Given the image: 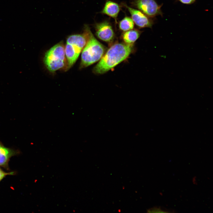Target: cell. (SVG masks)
Segmentation results:
<instances>
[{
  "label": "cell",
  "mask_w": 213,
  "mask_h": 213,
  "mask_svg": "<svg viewBox=\"0 0 213 213\" xmlns=\"http://www.w3.org/2000/svg\"><path fill=\"white\" fill-rule=\"evenodd\" d=\"M133 45L117 43L112 46L104 54L93 68L95 74L104 73L127 59L133 50Z\"/></svg>",
  "instance_id": "cell-1"
},
{
  "label": "cell",
  "mask_w": 213,
  "mask_h": 213,
  "mask_svg": "<svg viewBox=\"0 0 213 213\" xmlns=\"http://www.w3.org/2000/svg\"><path fill=\"white\" fill-rule=\"evenodd\" d=\"M90 30L85 25L82 33L71 35L67 38L64 47L67 63L65 71L70 69L76 61L86 43Z\"/></svg>",
  "instance_id": "cell-2"
},
{
  "label": "cell",
  "mask_w": 213,
  "mask_h": 213,
  "mask_svg": "<svg viewBox=\"0 0 213 213\" xmlns=\"http://www.w3.org/2000/svg\"><path fill=\"white\" fill-rule=\"evenodd\" d=\"M105 51L104 46L94 37L90 30L87 41L81 52L79 68L86 67L99 61Z\"/></svg>",
  "instance_id": "cell-3"
},
{
  "label": "cell",
  "mask_w": 213,
  "mask_h": 213,
  "mask_svg": "<svg viewBox=\"0 0 213 213\" xmlns=\"http://www.w3.org/2000/svg\"><path fill=\"white\" fill-rule=\"evenodd\" d=\"M65 46L62 41L56 44L45 54L43 62L47 70L51 73L63 69L67 66V61L65 52Z\"/></svg>",
  "instance_id": "cell-4"
},
{
  "label": "cell",
  "mask_w": 213,
  "mask_h": 213,
  "mask_svg": "<svg viewBox=\"0 0 213 213\" xmlns=\"http://www.w3.org/2000/svg\"><path fill=\"white\" fill-rule=\"evenodd\" d=\"M132 4L150 17L162 15V5L158 4L154 0H135Z\"/></svg>",
  "instance_id": "cell-5"
},
{
  "label": "cell",
  "mask_w": 213,
  "mask_h": 213,
  "mask_svg": "<svg viewBox=\"0 0 213 213\" xmlns=\"http://www.w3.org/2000/svg\"><path fill=\"white\" fill-rule=\"evenodd\" d=\"M122 5L127 8L131 15L132 19L138 27L141 28H151L154 23L150 17L140 10L130 7L125 4Z\"/></svg>",
  "instance_id": "cell-6"
},
{
  "label": "cell",
  "mask_w": 213,
  "mask_h": 213,
  "mask_svg": "<svg viewBox=\"0 0 213 213\" xmlns=\"http://www.w3.org/2000/svg\"><path fill=\"white\" fill-rule=\"evenodd\" d=\"M96 35L100 40L109 43L114 38V33L110 24L107 21H104L96 24L94 26Z\"/></svg>",
  "instance_id": "cell-7"
},
{
  "label": "cell",
  "mask_w": 213,
  "mask_h": 213,
  "mask_svg": "<svg viewBox=\"0 0 213 213\" xmlns=\"http://www.w3.org/2000/svg\"><path fill=\"white\" fill-rule=\"evenodd\" d=\"M19 153V151L16 150L5 146L0 141V166L8 170L10 158Z\"/></svg>",
  "instance_id": "cell-8"
},
{
  "label": "cell",
  "mask_w": 213,
  "mask_h": 213,
  "mask_svg": "<svg viewBox=\"0 0 213 213\" xmlns=\"http://www.w3.org/2000/svg\"><path fill=\"white\" fill-rule=\"evenodd\" d=\"M120 9L119 4L114 1L107 0L101 13L107 15L114 19L117 22V18Z\"/></svg>",
  "instance_id": "cell-9"
},
{
  "label": "cell",
  "mask_w": 213,
  "mask_h": 213,
  "mask_svg": "<svg viewBox=\"0 0 213 213\" xmlns=\"http://www.w3.org/2000/svg\"><path fill=\"white\" fill-rule=\"evenodd\" d=\"M141 32L136 29H132L125 32L122 38L125 44L133 45L139 38Z\"/></svg>",
  "instance_id": "cell-10"
},
{
  "label": "cell",
  "mask_w": 213,
  "mask_h": 213,
  "mask_svg": "<svg viewBox=\"0 0 213 213\" xmlns=\"http://www.w3.org/2000/svg\"><path fill=\"white\" fill-rule=\"evenodd\" d=\"M134 23L131 18L125 17L120 22L119 24V29L125 32L133 29L134 27Z\"/></svg>",
  "instance_id": "cell-11"
},
{
  "label": "cell",
  "mask_w": 213,
  "mask_h": 213,
  "mask_svg": "<svg viewBox=\"0 0 213 213\" xmlns=\"http://www.w3.org/2000/svg\"><path fill=\"white\" fill-rule=\"evenodd\" d=\"M148 213H167L169 212L162 210L160 207H154L149 209L147 210Z\"/></svg>",
  "instance_id": "cell-12"
},
{
  "label": "cell",
  "mask_w": 213,
  "mask_h": 213,
  "mask_svg": "<svg viewBox=\"0 0 213 213\" xmlns=\"http://www.w3.org/2000/svg\"><path fill=\"white\" fill-rule=\"evenodd\" d=\"M14 174V172H5L0 168V181L6 176L9 175H13Z\"/></svg>",
  "instance_id": "cell-13"
},
{
  "label": "cell",
  "mask_w": 213,
  "mask_h": 213,
  "mask_svg": "<svg viewBox=\"0 0 213 213\" xmlns=\"http://www.w3.org/2000/svg\"><path fill=\"white\" fill-rule=\"evenodd\" d=\"M181 3L185 4H191L195 2L196 0H178Z\"/></svg>",
  "instance_id": "cell-14"
}]
</instances>
